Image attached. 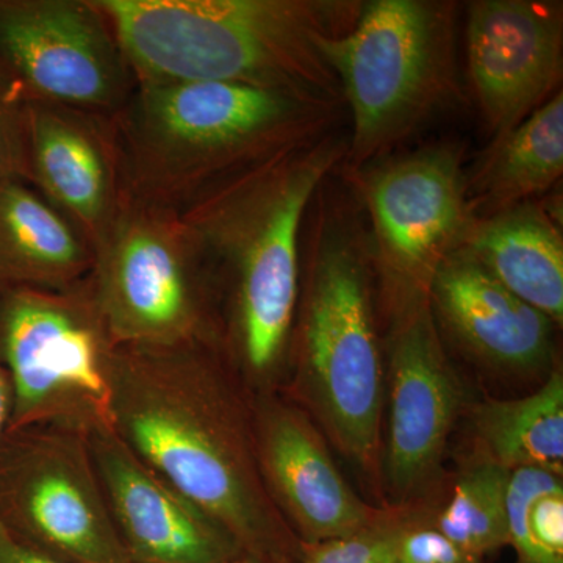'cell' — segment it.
Segmentation results:
<instances>
[{
  "instance_id": "cell-22",
  "label": "cell",
  "mask_w": 563,
  "mask_h": 563,
  "mask_svg": "<svg viewBox=\"0 0 563 563\" xmlns=\"http://www.w3.org/2000/svg\"><path fill=\"white\" fill-rule=\"evenodd\" d=\"M509 470L477 454L455 481L442 509L426 517L442 536L474 558L483 559L509 544L506 495Z\"/></svg>"
},
{
  "instance_id": "cell-17",
  "label": "cell",
  "mask_w": 563,
  "mask_h": 563,
  "mask_svg": "<svg viewBox=\"0 0 563 563\" xmlns=\"http://www.w3.org/2000/svg\"><path fill=\"white\" fill-rule=\"evenodd\" d=\"M429 303L451 339L488 368L536 373L551 361L554 321L507 290L463 250L437 269Z\"/></svg>"
},
{
  "instance_id": "cell-7",
  "label": "cell",
  "mask_w": 563,
  "mask_h": 563,
  "mask_svg": "<svg viewBox=\"0 0 563 563\" xmlns=\"http://www.w3.org/2000/svg\"><path fill=\"white\" fill-rule=\"evenodd\" d=\"M117 347L90 277L68 290L3 288L0 372L10 391L7 431L36 426L87 437L113 431Z\"/></svg>"
},
{
  "instance_id": "cell-5",
  "label": "cell",
  "mask_w": 563,
  "mask_h": 563,
  "mask_svg": "<svg viewBox=\"0 0 563 563\" xmlns=\"http://www.w3.org/2000/svg\"><path fill=\"white\" fill-rule=\"evenodd\" d=\"M312 207L290 343L296 390L340 453L377 483L385 379L368 235L324 188Z\"/></svg>"
},
{
  "instance_id": "cell-15",
  "label": "cell",
  "mask_w": 563,
  "mask_h": 563,
  "mask_svg": "<svg viewBox=\"0 0 563 563\" xmlns=\"http://www.w3.org/2000/svg\"><path fill=\"white\" fill-rule=\"evenodd\" d=\"M96 473L131 563H225L231 536L141 461L114 431L87 437Z\"/></svg>"
},
{
  "instance_id": "cell-26",
  "label": "cell",
  "mask_w": 563,
  "mask_h": 563,
  "mask_svg": "<svg viewBox=\"0 0 563 563\" xmlns=\"http://www.w3.org/2000/svg\"><path fill=\"white\" fill-rule=\"evenodd\" d=\"M22 129L18 131L14 128V122L0 99V184L18 179V173L22 169L24 155H22L21 139L16 133L22 132Z\"/></svg>"
},
{
  "instance_id": "cell-20",
  "label": "cell",
  "mask_w": 563,
  "mask_h": 563,
  "mask_svg": "<svg viewBox=\"0 0 563 563\" xmlns=\"http://www.w3.org/2000/svg\"><path fill=\"white\" fill-rule=\"evenodd\" d=\"M563 174V96L555 92L531 117L493 140L466 195L474 218L509 209L544 195Z\"/></svg>"
},
{
  "instance_id": "cell-23",
  "label": "cell",
  "mask_w": 563,
  "mask_h": 563,
  "mask_svg": "<svg viewBox=\"0 0 563 563\" xmlns=\"http://www.w3.org/2000/svg\"><path fill=\"white\" fill-rule=\"evenodd\" d=\"M507 532L520 563H563L562 476L540 468L510 472Z\"/></svg>"
},
{
  "instance_id": "cell-16",
  "label": "cell",
  "mask_w": 563,
  "mask_h": 563,
  "mask_svg": "<svg viewBox=\"0 0 563 563\" xmlns=\"http://www.w3.org/2000/svg\"><path fill=\"white\" fill-rule=\"evenodd\" d=\"M22 124L29 172L95 252L121 207L117 144L91 113L65 107L25 103Z\"/></svg>"
},
{
  "instance_id": "cell-25",
  "label": "cell",
  "mask_w": 563,
  "mask_h": 563,
  "mask_svg": "<svg viewBox=\"0 0 563 563\" xmlns=\"http://www.w3.org/2000/svg\"><path fill=\"white\" fill-rule=\"evenodd\" d=\"M398 563H484L442 536L424 515L407 514L398 543Z\"/></svg>"
},
{
  "instance_id": "cell-14",
  "label": "cell",
  "mask_w": 563,
  "mask_h": 563,
  "mask_svg": "<svg viewBox=\"0 0 563 563\" xmlns=\"http://www.w3.org/2000/svg\"><path fill=\"white\" fill-rule=\"evenodd\" d=\"M252 413L266 490L302 544L350 536L379 517L383 509L344 481L306 410L262 391L252 393Z\"/></svg>"
},
{
  "instance_id": "cell-8",
  "label": "cell",
  "mask_w": 563,
  "mask_h": 563,
  "mask_svg": "<svg viewBox=\"0 0 563 563\" xmlns=\"http://www.w3.org/2000/svg\"><path fill=\"white\" fill-rule=\"evenodd\" d=\"M210 274L179 213L125 199L96 247L90 279L114 342L169 347L218 343Z\"/></svg>"
},
{
  "instance_id": "cell-12",
  "label": "cell",
  "mask_w": 563,
  "mask_h": 563,
  "mask_svg": "<svg viewBox=\"0 0 563 563\" xmlns=\"http://www.w3.org/2000/svg\"><path fill=\"white\" fill-rule=\"evenodd\" d=\"M391 314L388 433L383 474L393 506L409 507L439 477L463 404L431 303Z\"/></svg>"
},
{
  "instance_id": "cell-9",
  "label": "cell",
  "mask_w": 563,
  "mask_h": 563,
  "mask_svg": "<svg viewBox=\"0 0 563 563\" xmlns=\"http://www.w3.org/2000/svg\"><path fill=\"white\" fill-rule=\"evenodd\" d=\"M365 169L358 187L372 222L369 252L393 313L429 301L437 269L461 250L476 218L455 146L424 147Z\"/></svg>"
},
{
  "instance_id": "cell-10",
  "label": "cell",
  "mask_w": 563,
  "mask_h": 563,
  "mask_svg": "<svg viewBox=\"0 0 563 563\" xmlns=\"http://www.w3.org/2000/svg\"><path fill=\"white\" fill-rule=\"evenodd\" d=\"M0 525L63 562L131 563L81 433L49 426L3 433Z\"/></svg>"
},
{
  "instance_id": "cell-19",
  "label": "cell",
  "mask_w": 563,
  "mask_h": 563,
  "mask_svg": "<svg viewBox=\"0 0 563 563\" xmlns=\"http://www.w3.org/2000/svg\"><path fill=\"white\" fill-rule=\"evenodd\" d=\"M95 252L44 196L20 179L0 184V285L68 290L91 276Z\"/></svg>"
},
{
  "instance_id": "cell-11",
  "label": "cell",
  "mask_w": 563,
  "mask_h": 563,
  "mask_svg": "<svg viewBox=\"0 0 563 563\" xmlns=\"http://www.w3.org/2000/svg\"><path fill=\"white\" fill-rule=\"evenodd\" d=\"M0 62L27 103L95 113L131 92V66L92 0L0 2Z\"/></svg>"
},
{
  "instance_id": "cell-27",
  "label": "cell",
  "mask_w": 563,
  "mask_h": 563,
  "mask_svg": "<svg viewBox=\"0 0 563 563\" xmlns=\"http://www.w3.org/2000/svg\"><path fill=\"white\" fill-rule=\"evenodd\" d=\"M0 563H68L33 550L0 525Z\"/></svg>"
},
{
  "instance_id": "cell-13",
  "label": "cell",
  "mask_w": 563,
  "mask_h": 563,
  "mask_svg": "<svg viewBox=\"0 0 563 563\" xmlns=\"http://www.w3.org/2000/svg\"><path fill=\"white\" fill-rule=\"evenodd\" d=\"M466 10L470 79L496 140L531 117L561 87L562 3L476 0Z\"/></svg>"
},
{
  "instance_id": "cell-3",
  "label": "cell",
  "mask_w": 563,
  "mask_h": 563,
  "mask_svg": "<svg viewBox=\"0 0 563 563\" xmlns=\"http://www.w3.org/2000/svg\"><path fill=\"white\" fill-rule=\"evenodd\" d=\"M346 154L347 136L329 132L224 181L180 214L209 268L228 277L231 347L255 393L269 391L290 350L303 221Z\"/></svg>"
},
{
  "instance_id": "cell-29",
  "label": "cell",
  "mask_w": 563,
  "mask_h": 563,
  "mask_svg": "<svg viewBox=\"0 0 563 563\" xmlns=\"http://www.w3.org/2000/svg\"><path fill=\"white\" fill-rule=\"evenodd\" d=\"M225 563H266L257 561V559L250 558V555H239V558L232 559V561Z\"/></svg>"
},
{
  "instance_id": "cell-4",
  "label": "cell",
  "mask_w": 563,
  "mask_h": 563,
  "mask_svg": "<svg viewBox=\"0 0 563 563\" xmlns=\"http://www.w3.org/2000/svg\"><path fill=\"white\" fill-rule=\"evenodd\" d=\"M343 103L220 81L140 84L122 120L131 201L172 210L332 132Z\"/></svg>"
},
{
  "instance_id": "cell-2",
  "label": "cell",
  "mask_w": 563,
  "mask_h": 563,
  "mask_svg": "<svg viewBox=\"0 0 563 563\" xmlns=\"http://www.w3.org/2000/svg\"><path fill=\"white\" fill-rule=\"evenodd\" d=\"M140 84L220 81L343 103L322 44L354 0H92Z\"/></svg>"
},
{
  "instance_id": "cell-6",
  "label": "cell",
  "mask_w": 563,
  "mask_h": 563,
  "mask_svg": "<svg viewBox=\"0 0 563 563\" xmlns=\"http://www.w3.org/2000/svg\"><path fill=\"white\" fill-rule=\"evenodd\" d=\"M455 13V3L443 0L362 2L350 31L322 44L351 111L352 173L461 101Z\"/></svg>"
},
{
  "instance_id": "cell-24",
  "label": "cell",
  "mask_w": 563,
  "mask_h": 563,
  "mask_svg": "<svg viewBox=\"0 0 563 563\" xmlns=\"http://www.w3.org/2000/svg\"><path fill=\"white\" fill-rule=\"evenodd\" d=\"M409 507H387L379 517L339 539L303 544L298 563H398V543Z\"/></svg>"
},
{
  "instance_id": "cell-21",
  "label": "cell",
  "mask_w": 563,
  "mask_h": 563,
  "mask_svg": "<svg viewBox=\"0 0 563 563\" xmlns=\"http://www.w3.org/2000/svg\"><path fill=\"white\" fill-rule=\"evenodd\" d=\"M479 454L504 468H540L562 476L563 379L554 372L525 398L487 399L472 410Z\"/></svg>"
},
{
  "instance_id": "cell-1",
  "label": "cell",
  "mask_w": 563,
  "mask_h": 563,
  "mask_svg": "<svg viewBox=\"0 0 563 563\" xmlns=\"http://www.w3.org/2000/svg\"><path fill=\"white\" fill-rule=\"evenodd\" d=\"M113 431L185 498L221 526L244 555L298 563L303 544L266 490L252 393L218 343L118 344Z\"/></svg>"
},
{
  "instance_id": "cell-28",
  "label": "cell",
  "mask_w": 563,
  "mask_h": 563,
  "mask_svg": "<svg viewBox=\"0 0 563 563\" xmlns=\"http://www.w3.org/2000/svg\"><path fill=\"white\" fill-rule=\"evenodd\" d=\"M10 415V391L7 385L5 376L0 372V439L7 431Z\"/></svg>"
},
{
  "instance_id": "cell-18",
  "label": "cell",
  "mask_w": 563,
  "mask_h": 563,
  "mask_svg": "<svg viewBox=\"0 0 563 563\" xmlns=\"http://www.w3.org/2000/svg\"><path fill=\"white\" fill-rule=\"evenodd\" d=\"M461 250L555 325L563 320V239L536 201L474 220Z\"/></svg>"
}]
</instances>
